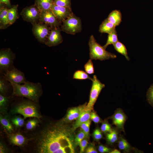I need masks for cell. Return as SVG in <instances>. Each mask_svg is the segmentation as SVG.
I'll return each mask as SVG.
<instances>
[{"label": "cell", "mask_w": 153, "mask_h": 153, "mask_svg": "<svg viewBox=\"0 0 153 153\" xmlns=\"http://www.w3.org/2000/svg\"><path fill=\"white\" fill-rule=\"evenodd\" d=\"M0 122L4 128L9 133H12L14 131L13 127L11 121L6 117L2 116L1 114Z\"/></svg>", "instance_id": "d4e9b609"}, {"label": "cell", "mask_w": 153, "mask_h": 153, "mask_svg": "<svg viewBox=\"0 0 153 153\" xmlns=\"http://www.w3.org/2000/svg\"><path fill=\"white\" fill-rule=\"evenodd\" d=\"M41 13L38 8L34 5L24 8L20 15L24 20L33 24L39 21Z\"/></svg>", "instance_id": "9c48e42d"}, {"label": "cell", "mask_w": 153, "mask_h": 153, "mask_svg": "<svg viewBox=\"0 0 153 153\" xmlns=\"http://www.w3.org/2000/svg\"><path fill=\"white\" fill-rule=\"evenodd\" d=\"M86 103L79 106L73 107L69 109L64 118V121L70 122L77 119L81 111L86 105Z\"/></svg>", "instance_id": "9a60e30c"}, {"label": "cell", "mask_w": 153, "mask_h": 153, "mask_svg": "<svg viewBox=\"0 0 153 153\" xmlns=\"http://www.w3.org/2000/svg\"><path fill=\"white\" fill-rule=\"evenodd\" d=\"M25 101L16 105L12 109V114H19L25 119L28 117H34L40 120L42 116L39 113L35 102Z\"/></svg>", "instance_id": "277c9868"}, {"label": "cell", "mask_w": 153, "mask_h": 153, "mask_svg": "<svg viewBox=\"0 0 153 153\" xmlns=\"http://www.w3.org/2000/svg\"><path fill=\"white\" fill-rule=\"evenodd\" d=\"M92 81V85L90 92L89 100L85 108L86 110H91L93 109L94 106L101 92L105 86L97 78L95 75L93 76Z\"/></svg>", "instance_id": "8992f818"}, {"label": "cell", "mask_w": 153, "mask_h": 153, "mask_svg": "<svg viewBox=\"0 0 153 153\" xmlns=\"http://www.w3.org/2000/svg\"><path fill=\"white\" fill-rule=\"evenodd\" d=\"M116 26L107 19H105L100 25L99 31L101 33L109 34L116 29Z\"/></svg>", "instance_id": "d6986e66"}, {"label": "cell", "mask_w": 153, "mask_h": 153, "mask_svg": "<svg viewBox=\"0 0 153 153\" xmlns=\"http://www.w3.org/2000/svg\"><path fill=\"white\" fill-rule=\"evenodd\" d=\"M90 119L95 123L97 124L101 122V120L94 111H91L90 115Z\"/></svg>", "instance_id": "f35d334b"}, {"label": "cell", "mask_w": 153, "mask_h": 153, "mask_svg": "<svg viewBox=\"0 0 153 153\" xmlns=\"http://www.w3.org/2000/svg\"><path fill=\"white\" fill-rule=\"evenodd\" d=\"M113 45L114 49L118 52L124 56L128 61L129 60L127 49L123 44L118 41Z\"/></svg>", "instance_id": "603a6c76"}, {"label": "cell", "mask_w": 153, "mask_h": 153, "mask_svg": "<svg viewBox=\"0 0 153 153\" xmlns=\"http://www.w3.org/2000/svg\"><path fill=\"white\" fill-rule=\"evenodd\" d=\"M98 150L99 152L101 153H110L111 151L110 148L102 144L99 146Z\"/></svg>", "instance_id": "b9f144b4"}, {"label": "cell", "mask_w": 153, "mask_h": 153, "mask_svg": "<svg viewBox=\"0 0 153 153\" xmlns=\"http://www.w3.org/2000/svg\"><path fill=\"white\" fill-rule=\"evenodd\" d=\"M60 27L61 31L67 33L75 35L82 30L81 20L73 13L63 21Z\"/></svg>", "instance_id": "5b68a950"}, {"label": "cell", "mask_w": 153, "mask_h": 153, "mask_svg": "<svg viewBox=\"0 0 153 153\" xmlns=\"http://www.w3.org/2000/svg\"><path fill=\"white\" fill-rule=\"evenodd\" d=\"M110 153H120V152L117 149H114L112 150H111Z\"/></svg>", "instance_id": "bcb514c9"}, {"label": "cell", "mask_w": 153, "mask_h": 153, "mask_svg": "<svg viewBox=\"0 0 153 153\" xmlns=\"http://www.w3.org/2000/svg\"><path fill=\"white\" fill-rule=\"evenodd\" d=\"M10 121L13 125L19 128L22 127L24 124V118L19 116H16L11 118Z\"/></svg>", "instance_id": "f546056e"}, {"label": "cell", "mask_w": 153, "mask_h": 153, "mask_svg": "<svg viewBox=\"0 0 153 153\" xmlns=\"http://www.w3.org/2000/svg\"><path fill=\"white\" fill-rule=\"evenodd\" d=\"M101 130L104 133H109L112 130L111 126L107 121L103 122L101 127Z\"/></svg>", "instance_id": "d590c367"}, {"label": "cell", "mask_w": 153, "mask_h": 153, "mask_svg": "<svg viewBox=\"0 0 153 153\" xmlns=\"http://www.w3.org/2000/svg\"><path fill=\"white\" fill-rule=\"evenodd\" d=\"M8 81L4 76L1 77L0 78V94L5 95L8 89Z\"/></svg>", "instance_id": "4dcf8cb0"}, {"label": "cell", "mask_w": 153, "mask_h": 153, "mask_svg": "<svg viewBox=\"0 0 153 153\" xmlns=\"http://www.w3.org/2000/svg\"><path fill=\"white\" fill-rule=\"evenodd\" d=\"M7 150L5 146L1 142L0 143V153H5Z\"/></svg>", "instance_id": "f6af8a7d"}, {"label": "cell", "mask_w": 153, "mask_h": 153, "mask_svg": "<svg viewBox=\"0 0 153 153\" xmlns=\"http://www.w3.org/2000/svg\"><path fill=\"white\" fill-rule=\"evenodd\" d=\"M32 25V32L35 37L39 42L45 44L51 27L39 21Z\"/></svg>", "instance_id": "ba28073f"}, {"label": "cell", "mask_w": 153, "mask_h": 153, "mask_svg": "<svg viewBox=\"0 0 153 153\" xmlns=\"http://www.w3.org/2000/svg\"><path fill=\"white\" fill-rule=\"evenodd\" d=\"M9 101L8 97L0 94V109L1 113H5Z\"/></svg>", "instance_id": "f1b7e54d"}, {"label": "cell", "mask_w": 153, "mask_h": 153, "mask_svg": "<svg viewBox=\"0 0 153 153\" xmlns=\"http://www.w3.org/2000/svg\"><path fill=\"white\" fill-rule=\"evenodd\" d=\"M93 136L94 139L96 141L99 140L103 137L101 131L98 128L96 129L94 131Z\"/></svg>", "instance_id": "ab89813d"}, {"label": "cell", "mask_w": 153, "mask_h": 153, "mask_svg": "<svg viewBox=\"0 0 153 153\" xmlns=\"http://www.w3.org/2000/svg\"><path fill=\"white\" fill-rule=\"evenodd\" d=\"M38 118L30 119L27 121L26 125V128L28 130H31L37 126L39 122Z\"/></svg>", "instance_id": "d6a6232c"}, {"label": "cell", "mask_w": 153, "mask_h": 153, "mask_svg": "<svg viewBox=\"0 0 153 153\" xmlns=\"http://www.w3.org/2000/svg\"><path fill=\"white\" fill-rule=\"evenodd\" d=\"M72 131L63 122L46 127L37 138V147L40 153H74L75 146Z\"/></svg>", "instance_id": "6da1fadb"}, {"label": "cell", "mask_w": 153, "mask_h": 153, "mask_svg": "<svg viewBox=\"0 0 153 153\" xmlns=\"http://www.w3.org/2000/svg\"><path fill=\"white\" fill-rule=\"evenodd\" d=\"M147 98L149 103L153 107V84L148 90L147 93Z\"/></svg>", "instance_id": "74e56055"}, {"label": "cell", "mask_w": 153, "mask_h": 153, "mask_svg": "<svg viewBox=\"0 0 153 153\" xmlns=\"http://www.w3.org/2000/svg\"><path fill=\"white\" fill-rule=\"evenodd\" d=\"M97 152L94 146L92 145L88 146L86 150V153H97Z\"/></svg>", "instance_id": "7bdbcfd3"}, {"label": "cell", "mask_w": 153, "mask_h": 153, "mask_svg": "<svg viewBox=\"0 0 153 153\" xmlns=\"http://www.w3.org/2000/svg\"><path fill=\"white\" fill-rule=\"evenodd\" d=\"M73 78L79 80L88 79L92 80V78L90 77L86 72L81 70H77L74 73Z\"/></svg>", "instance_id": "83f0119b"}, {"label": "cell", "mask_w": 153, "mask_h": 153, "mask_svg": "<svg viewBox=\"0 0 153 153\" xmlns=\"http://www.w3.org/2000/svg\"><path fill=\"white\" fill-rule=\"evenodd\" d=\"M88 45L90 58L91 60H98L103 61L114 59L117 57L116 55L108 52L98 43L93 35L90 37Z\"/></svg>", "instance_id": "3957f363"}, {"label": "cell", "mask_w": 153, "mask_h": 153, "mask_svg": "<svg viewBox=\"0 0 153 153\" xmlns=\"http://www.w3.org/2000/svg\"><path fill=\"white\" fill-rule=\"evenodd\" d=\"M54 0H35V5L41 12L51 9Z\"/></svg>", "instance_id": "44dd1931"}, {"label": "cell", "mask_w": 153, "mask_h": 153, "mask_svg": "<svg viewBox=\"0 0 153 153\" xmlns=\"http://www.w3.org/2000/svg\"><path fill=\"white\" fill-rule=\"evenodd\" d=\"M15 54L10 48L3 49L0 51V69L5 72L11 69L15 58Z\"/></svg>", "instance_id": "52a82bcc"}, {"label": "cell", "mask_w": 153, "mask_h": 153, "mask_svg": "<svg viewBox=\"0 0 153 153\" xmlns=\"http://www.w3.org/2000/svg\"><path fill=\"white\" fill-rule=\"evenodd\" d=\"M88 143L86 139H83L80 142L79 146H80V152L82 153L84 152L85 148L87 146Z\"/></svg>", "instance_id": "60d3db41"}, {"label": "cell", "mask_w": 153, "mask_h": 153, "mask_svg": "<svg viewBox=\"0 0 153 153\" xmlns=\"http://www.w3.org/2000/svg\"><path fill=\"white\" fill-rule=\"evenodd\" d=\"M4 77L10 83L21 84L26 82L24 73L14 67L5 72Z\"/></svg>", "instance_id": "8fae6325"}, {"label": "cell", "mask_w": 153, "mask_h": 153, "mask_svg": "<svg viewBox=\"0 0 153 153\" xmlns=\"http://www.w3.org/2000/svg\"><path fill=\"white\" fill-rule=\"evenodd\" d=\"M61 31L60 27L51 28L45 44L51 47L57 46L61 43L63 38L61 33Z\"/></svg>", "instance_id": "7c38bea8"}, {"label": "cell", "mask_w": 153, "mask_h": 153, "mask_svg": "<svg viewBox=\"0 0 153 153\" xmlns=\"http://www.w3.org/2000/svg\"><path fill=\"white\" fill-rule=\"evenodd\" d=\"M8 136L10 142L14 145L22 146L26 142V138L19 133H12L8 134Z\"/></svg>", "instance_id": "ac0fdd59"}, {"label": "cell", "mask_w": 153, "mask_h": 153, "mask_svg": "<svg viewBox=\"0 0 153 153\" xmlns=\"http://www.w3.org/2000/svg\"><path fill=\"white\" fill-rule=\"evenodd\" d=\"M107 18L116 27L122 21L121 13L119 10H113L109 14Z\"/></svg>", "instance_id": "ffe728a7"}, {"label": "cell", "mask_w": 153, "mask_h": 153, "mask_svg": "<svg viewBox=\"0 0 153 153\" xmlns=\"http://www.w3.org/2000/svg\"><path fill=\"white\" fill-rule=\"evenodd\" d=\"M92 60L89 59L84 65V69L86 72L89 74H92L94 73V69Z\"/></svg>", "instance_id": "836d02e7"}, {"label": "cell", "mask_w": 153, "mask_h": 153, "mask_svg": "<svg viewBox=\"0 0 153 153\" xmlns=\"http://www.w3.org/2000/svg\"><path fill=\"white\" fill-rule=\"evenodd\" d=\"M39 22L51 28L60 27L61 24L51 9L41 12Z\"/></svg>", "instance_id": "30bf717a"}, {"label": "cell", "mask_w": 153, "mask_h": 153, "mask_svg": "<svg viewBox=\"0 0 153 153\" xmlns=\"http://www.w3.org/2000/svg\"><path fill=\"white\" fill-rule=\"evenodd\" d=\"M86 137V135L84 132L81 130L76 135L74 143L76 145H79L81 141Z\"/></svg>", "instance_id": "8d00e7d4"}, {"label": "cell", "mask_w": 153, "mask_h": 153, "mask_svg": "<svg viewBox=\"0 0 153 153\" xmlns=\"http://www.w3.org/2000/svg\"><path fill=\"white\" fill-rule=\"evenodd\" d=\"M18 6V5H14L8 8V17L10 25L14 23L19 18Z\"/></svg>", "instance_id": "7402d4cb"}, {"label": "cell", "mask_w": 153, "mask_h": 153, "mask_svg": "<svg viewBox=\"0 0 153 153\" xmlns=\"http://www.w3.org/2000/svg\"><path fill=\"white\" fill-rule=\"evenodd\" d=\"M51 10L61 23L73 13L71 9L54 4L52 5Z\"/></svg>", "instance_id": "4fadbf2b"}, {"label": "cell", "mask_w": 153, "mask_h": 153, "mask_svg": "<svg viewBox=\"0 0 153 153\" xmlns=\"http://www.w3.org/2000/svg\"><path fill=\"white\" fill-rule=\"evenodd\" d=\"M118 41V35L115 29L111 33L108 34L106 42L103 46L106 49L109 45L113 44Z\"/></svg>", "instance_id": "484cf974"}, {"label": "cell", "mask_w": 153, "mask_h": 153, "mask_svg": "<svg viewBox=\"0 0 153 153\" xmlns=\"http://www.w3.org/2000/svg\"><path fill=\"white\" fill-rule=\"evenodd\" d=\"M3 4L0 3V29H4L10 26L8 17V8Z\"/></svg>", "instance_id": "2e32d148"}, {"label": "cell", "mask_w": 153, "mask_h": 153, "mask_svg": "<svg viewBox=\"0 0 153 153\" xmlns=\"http://www.w3.org/2000/svg\"><path fill=\"white\" fill-rule=\"evenodd\" d=\"M86 107L82 110L80 115L73 125L72 129L73 131L80 127L82 123L90 120V113L92 110H86Z\"/></svg>", "instance_id": "e0dca14e"}, {"label": "cell", "mask_w": 153, "mask_h": 153, "mask_svg": "<svg viewBox=\"0 0 153 153\" xmlns=\"http://www.w3.org/2000/svg\"><path fill=\"white\" fill-rule=\"evenodd\" d=\"M0 3L5 4L9 8L11 7L10 0H0Z\"/></svg>", "instance_id": "ee69618b"}, {"label": "cell", "mask_w": 153, "mask_h": 153, "mask_svg": "<svg viewBox=\"0 0 153 153\" xmlns=\"http://www.w3.org/2000/svg\"><path fill=\"white\" fill-rule=\"evenodd\" d=\"M10 83L13 88L12 95L25 97L35 102L38 101L42 93V86L40 83L26 81L22 85Z\"/></svg>", "instance_id": "7a4b0ae2"}, {"label": "cell", "mask_w": 153, "mask_h": 153, "mask_svg": "<svg viewBox=\"0 0 153 153\" xmlns=\"http://www.w3.org/2000/svg\"><path fill=\"white\" fill-rule=\"evenodd\" d=\"M118 133L116 129H112L110 133H108L106 135V139L110 144H113L117 141L119 139Z\"/></svg>", "instance_id": "4316f807"}, {"label": "cell", "mask_w": 153, "mask_h": 153, "mask_svg": "<svg viewBox=\"0 0 153 153\" xmlns=\"http://www.w3.org/2000/svg\"><path fill=\"white\" fill-rule=\"evenodd\" d=\"M71 1V0H54L53 4L72 9Z\"/></svg>", "instance_id": "1f68e13d"}, {"label": "cell", "mask_w": 153, "mask_h": 153, "mask_svg": "<svg viewBox=\"0 0 153 153\" xmlns=\"http://www.w3.org/2000/svg\"><path fill=\"white\" fill-rule=\"evenodd\" d=\"M118 139V146L120 150L125 152H129L131 149V147L128 141L121 136Z\"/></svg>", "instance_id": "cb8c5ba5"}, {"label": "cell", "mask_w": 153, "mask_h": 153, "mask_svg": "<svg viewBox=\"0 0 153 153\" xmlns=\"http://www.w3.org/2000/svg\"><path fill=\"white\" fill-rule=\"evenodd\" d=\"M111 119L112 124L116 126L117 129L124 132V125L127 116L121 109H118L116 110Z\"/></svg>", "instance_id": "5bb4252c"}, {"label": "cell", "mask_w": 153, "mask_h": 153, "mask_svg": "<svg viewBox=\"0 0 153 153\" xmlns=\"http://www.w3.org/2000/svg\"><path fill=\"white\" fill-rule=\"evenodd\" d=\"M91 122V121L90 120L82 123L80 127L81 130L85 133L86 137H88L89 136L90 128Z\"/></svg>", "instance_id": "e575fe53"}]
</instances>
